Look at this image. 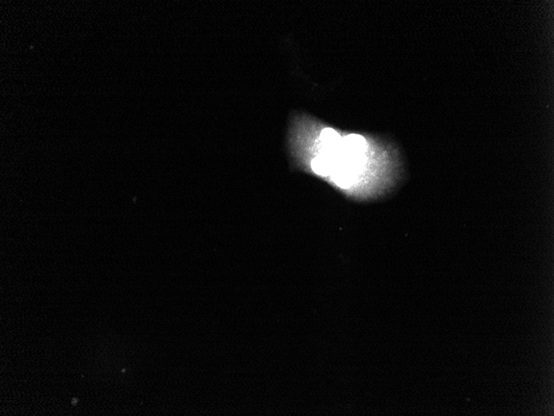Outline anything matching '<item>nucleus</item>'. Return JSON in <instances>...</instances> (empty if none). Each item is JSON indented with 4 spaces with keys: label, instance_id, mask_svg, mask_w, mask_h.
<instances>
[{
    "label": "nucleus",
    "instance_id": "1",
    "mask_svg": "<svg viewBox=\"0 0 554 416\" xmlns=\"http://www.w3.org/2000/svg\"><path fill=\"white\" fill-rule=\"evenodd\" d=\"M333 165V163L332 162L331 159L328 155L326 157H324V155L316 156L310 160L311 169L319 175L329 174V170Z\"/></svg>",
    "mask_w": 554,
    "mask_h": 416
},
{
    "label": "nucleus",
    "instance_id": "2",
    "mask_svg": "<svg viewBox=\"0 0 554 416\" xmlns=\"http://www.w3.org/2000/svg\"><path fill=\"white\" fill-rule=\"evenodd\" d=\"M320 141H322L323 145L330 149H336L338 146V143L339 142V137L337 134V132H334L333 130L324 129L322 131L321 134H320Z\"/></svg>",
    "mask_w": 554,
    "mask_h": 416
}]
</instances>
